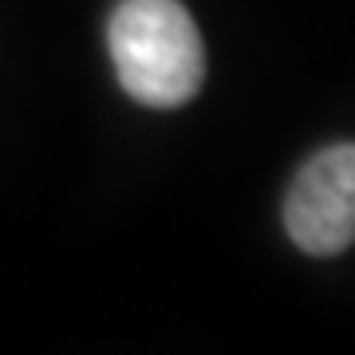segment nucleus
Returning <instances> with one entry per match:
<instances>
[{
    "label": "nucleus",
    "mask_w": 355,
    "mask_h": 355,
    "mask_svg": "<svg viewBox=\"0 0 355 355\" xmlns=\"http://www.w3.org/2000/svg\"><path fill=\"white\" fill-rule=\"evenodd\" d=\"M107 48L123 91L142 107L174 111L202 91L205 44L182 0H119Z\"/></svg>",
    "instance_id": "f257e3e1"
},
{
    "label": "nucleus",
    "mask_w": 355,
    "mask_h": 355,
    "mask_svg": "<svg viewBox=\"0 0 355 355\" xmlns=\"http://www.w3.org/2000/svg\"><path fill=\"white\" fill-rule=\"evenodd\" d=\"M284 229L308 257H336L355 245V142L324 146L296 170Z\"/></svg>",
    "instance_id": "f03ea898"
}]
</instances>
